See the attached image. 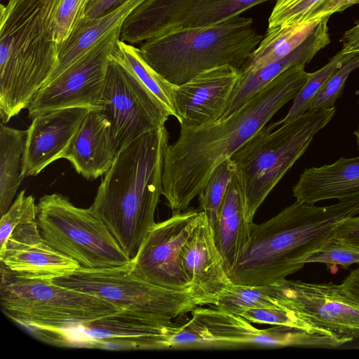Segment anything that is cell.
Listing matches in <instances>:
<instances>
[{"label": "cell", "mask_w": 359, "mask_h": 359, "mask_svg": "<svg viewBox=\"0 0 359 359\" xmlns=\"http://www.w3.org/2000/svg\"><path fill=\"white\" fill-rule=\"evenodd\" d=\"M191 313L204 323L222 348L241 346H288L292 340V333L285 326L274 325L260 330L240 315L214 307L198 306Z\"/></svg>", "instance_id": "obj_23"}, {"label": "cell", "mask_w": 359, "mask_h": 359, "mask_svg": "<svg viewBox=\"0 0 359 359\" xmlns=\"http://www.w3.org/2000/svg\"><path fill=\"white\" fill-rule=\"evenodd\" d=\"M36 215L34 198L32 195L26 196L25 190L21 191L8 210L1 216L0 249L16 228L35 222Z\"/></svg>", "instance_id": "obj_33"}, {"label": "cell", "mask_w": 359, "mask_h": 359, "mask_svg": "<svg viewBox=\"0 0 359 359\" xmlns=\"http://www.w3.org/2000/svg\"><path fill=\"white\" fill-rule=\"evenodd\" d=\"M168 139L163 127L119 149L90 207L131 259L156 223Z\"/></svg>", "instance_id": "obj_3"}, {"label": "cell", "mask_w": 359, "mask_h": 359, "mask_svg": "<svg viewBox=\"0 0 359 359\" xmlns=\"http://www.w3.org/2000/svg\"><path fill=\"white\" fill-rule=\"evenodd\" d=\"M0 273L1 309L23 327L88 322L123 311L103 299L53 280L22 277L2 263Z\"/></svg>", "instance_id": "obj_8"}, {"label": "cell", "mask_w": 359, "mask_h": 359, "mask_svg": "<svg viewBox=\"0 0 359 359\" xmlns=\"http://www.w3.org/2000/svg\"><path fill=\"white\" fill-rule=\"evenodd\" d=\"M292 195L296 201L308 205L359 196V156L341 157L331 164L306 168L292 187Z\"/></svg>", "instance_id": "obj_22"}, {"label": "cell", "mask_w": 359, "mask_h": 359, "mask_svg": "<svg viewBox=\"0 0 359 359\" xmlns=\"http://www.w3.org/2000/svg\"><path fill=\"white\" fill-rule=\"evenodd\" d=\"M270 1L274 0H145L123 22L120 39L134 45L182 30L211 27Z\"/></svg>", "instance_id": "obj_11"}, {"label": "cell", "mask_w": 359, "mask_h": 359, "mask_svg": "<svg viewBox=\"0 0 359 359\" xmlns=\"http://www.w3.org/2000/svg\"><path fill=\"white\" fill-rule=\"evenodd\" d=\"M53 282L103 299L123 311L174 320L199 306L188 292L163 287L147 281L131 263L103 269L79 267Z\"/></svg>", "instance_id": "obj_10"}, {"label": "cell", "mask_w": 359, "mask_h": 359, "mask_svg": "<svg viewBox=\"0 0 359 359\" xmlns=\"http://www.w3.org/2000/svg\"><path fill=\"white\" fill-rule=\"evenodd\" d=\"M320 22H302L267 29L259 46L239 71H255L286 56L305 40Z\"/></svg>", "instance_id": "obj_26"}, {"label": "cell", "mask_w": 359, "mask_h": 359, "mask_svg": "<svg viewBox=\"0 0 359 359\" xmlns=\"http://www.w3.org/2000/svg\"><path fill=\"white\" fill-rule=\"evenodd\" d=\"M249 222L239 179L234 172L221 203L213 234L228 275L247 241Z\"/></svg>", "instance_id": "obj_25"}, {"label": "cell", "mask_w": 359, "mask_h": 359, "mask_svg": "<svg viewBox=\"0 0 359 359\" xmlns=\"http://www.w3.org/2000/svg\"><path fill=\"white\" fill-rule=\"evenodd\" d=\"M332 237L359 249V215L353 216L343 222Z\"/></svg>", "instance_id": "obj_40"}, {"label": "cell", "mask_w": 359, "mask_h": 359, "mask_svg": "<svg viewBox=\"0 0 359 359\" xmlns=\"http://www.w3.org/2000/svg\"><path fill=\"white\" fill-rule=\"evenodd\" d=\"M241 316L253 323L283 325L307 330L323 329L313 325L295 311L278 305L249 309Z\"/></svg>", "instance_id": "obj_34"}, {"label": "cell", "mask_w": 359, "mask_h": 359, "mask_svg": "<svg viewBox=\"0 0 359 359\" xmlns=\"http://www.w3.org/2000/svg\"><path fill=\"white\" fill-rule=\"evenodd\" d=\"M358 4L359 0H325L299 22H319Z\"/></svg>", "instance_id": "obj_39"}, {"label": "cell", "mask_w": 359, "mask_h": 359, "mask_svg": "<svg viewBox=\"0 0 359 359\" xmlns=\"http://www.w3.org/2000/svg\"><path fill=\"white\" fill-rule=\"evenodd\" d=\"M336 107L311 109L294 120L263 127L230 158L244 196L249 223L314 136L332 119Z\"/></svg>", "instance_id": "obj_6"}, {"label": "cell", "mask_w": 359, "mask_h": 359, "mask_svg": "<svg viewBox=\"0 0 359 359\" xmlns=\"http://www.w3.org/2000/svg\"><path fill=\"white\" fill-rule=\"evenodd\" d=\"M313 262L325 264L331 268L332 266H341L348 269L351 265L359 263V249L330 237L301 261L303 265Z\"/></svg>", "instance_id": "obj_32"}, {"label": "cell", "mask_w": 359, "mask_h": 359, "mask_svg": "<svg viewBox=\"0 0 359 359\" xmlns=\"http://www.w3.org/2000/svg\"><path fill=\"white\" fill-rule=\"evenodd\" d=\"M191 295L199 306H215L221 295L233 284L218 250L212 229L201 211L197 224L184 245L180 255Z\"/></svg>", "instance_id": "obj_17"}, {"label": "cell", "mask_w": 359, "mask_h": 359, "mask_svg": "<svg viewBox=\"0 0 359 359\" xmlns=\"http://www.w3.org/2000/svg\"><path fill=\"white\" fill-rule=\"evenodd\" d=\"M121 27L99 40L86 53L33 97L28 117L78 107H100L109 55L120 40Z\"/></svg>", "instance_id": "obj_12"}, {"label": "cell", "mask_w": 359, "mask_h": 359, "mask_svg": "<svg viewBox=\"0 0 359 359\" xmlns=\"http://www.w3.org/2000/svg\"><path fill=\"white\" fill-rule=\"evenodd\" d=\"M0 260L11 271L29 279L53 280L80 267L43 239L36 221L13 231L0 249Z\"/></svg>", "instance_id": "obj_19"}, {"label": "cell", "mask_w": 359, "mask_h": 359, "mask_svg": "<svg viewBox=\"0 0 359 359\" xmlns=\"http://www.w3.org/2000/svg\"><path fill=\"white\" fill-rule=\"evenodd\" d=\"M36 207V222L43 239L81 268H111L131 263L90 208L76 207L58 193L43 195Z\"/></svg>", "instance_id": "obj_7"}, {"label": "cell", "mask_w": 359, "mask_h": 359, "mask_svg": "<svg viewBox=\"0 0 359 359\" xmlns=\"http://www.w3.org/2000/svg\"><path fill=\"white\" fill-rule=\"evenodd\" d=\"M294 66L278 75L230 116L194 128L180 129L165 149L163 196L172 213L187 209L212 172L293 100L309 73Z\"/></svg>", "instance_id": "obj_1"}, {"label": "cell", "mask_w": 359, "mask_h": 359, "mask_svg": "<svg viewBox=\"0 0 359 359\" xmlns=\"http://www.w3.org/2000/svg\"><path fill=\"white\" fill-rule=\"evenodd\" d=\"M126 0H88L83 18H95L115 8Z\"/></svg>", "instance_id": "obj_41"}, {"label": "cell", "mask_w": 359, "mask_h": 359, "mask_svg": "<svg viewBox=\"0 0 359 359\" xmlns=\"http://www.w3.org/2000/svg\"><path fill=\"white\" fill-rule=\"evenodd\" d=\"M240 75L229 65L208 69L175 86V118L180 129L194 128L218 121L224 114Z\"/></svg>", "instance_id": "obj_16"}, {"label": "cell", "mask_w": 359, "mask_h": 359, "mask_svg": "<svg viewBox=\"0 0 359 359\" xmlns=\"http://www.w3.org/2000/svg\"><path fill=\"white\" fill-rule=\"evenodd\" d=\"M358 68L359 55H355L329 77L311 102L310 109L334 107L337 100L342 94L346 79L351 72Z\"/></svg>", "instance_id": "obj_36"}, {"label": "cell", "mask_w": 359, "mask_h": 359, "mask_svg": "<svg viewBox=\"0 0 359 359\" xmlns=\"http://www.w3.org/2000/svg\"><path fill=\"white\" fill-rule=\"evenodd\" d=\"M88 0H59L55 18V39L60 46L83 18Z\"/></svg>", "instance_id": "obj_38"}, {"label": "cell", "mask_w": 359, "mask_h": 359, "mask_svg": "<svg viewBox=\"0 0 359 359\" xmlns=\"http://www.w3.org/2000/svg\"><path fill=\"white\" fill-rule=\"evenodd\" d=\"M263 37L252 18L236 15L211 27L149 39L139 48L156 72L180 86L216 67L229 65L240 69Z\"/></svg>", "instance_id": "obj_5"}, {"label": "cell", "mask_w": 359, "mask_h": 359, "mask_svg": "<svg viewBox=\"0 0 359 359\" xmlns=\"http://www.w3.org/2000/svg\"><path fill=\"white\" fill-rule=\"evenodd\" d=\"M59 0H8L0 8V117L7 123L44 85L57 62Z\"/></svg>", "instance_id": "obj_4"}, {"label": "cell", "mask_w": 359, "mask_h": 359, "mask_svg": "<svg viewBox=\"0 0 359 359\" xmlns=\"http://www.w3.org/2000/svg\"><path fill=\"white\" fill-rule=\"evenodd\" d=\"M278 306L262 290L261 286L233 283L220 296L214 308L230 313L241 315L247 310Z\"/></svg>", "instance_id": "obj_31"}, {"label": "cell", "mask_w": 359, "mask_h": 359, "mask_svg": "<svg viewBox=\"0 0 359 359\" xmlns=\"http://www.w3.org/2000/svg\"><path fill=\"white\" fill-rule=\"evenodd\" d=\"M342 285L348 294L359 302V268L351 271Z\"/></svg>", "instance_id": "obj_43"}, {"label": "cell", "mask_w": 359, "mask_h": 359, "mask_svg": "<svg viewBox=\"0 0 359 359\" xmlns=\"http://www.w3.org/2000/svg\"><path fill=\"white\" fill-rule=\"evenodd\" d=\"M355 55L339 50L320 69L309 73L308 79L296 97L286 116L273 122L276 128L300 116L310 109L311 102L329 77Z\"/></svg>", "instance_id": "obj_29"}, {"label": "cell", "mask_w": 359, "mask_h": 359, "mask_svg": "<svg viewBox=\"0 0 359 359\" xmlns=\"http://www.w3.org/2000/svg\"><path fill=\"white\" fill-rule=\"evenodd\" d=\"M177 326L172 320L123 310L88 322L25 328L55 346L130 351L170 348Z\"/></svg>", "instance_id": "obj_9"}, {"label": "cell", "mask_w": 359, "mask_h": 359, "mask_svg": "<svg viewBox=\"0 0 359 359\" xmlns=\"http://www.w3.org/2000/svg\"><path fill=\"white\" fill-rule=\"evenodd\" d=\"M191 314L187 323L177 326L170 339V348H219L204 323Z\"/></svg>", "instance_id": "obj_35"}, {"label": "cell", "mask_w": 359, "mask_h": 359, "mask_svg": "<svg viewBox=\"0 0 359 359\" xmlns=\"http://www.w3.org/2000/svg\"><path fill=\"white\" fill-rule=\"evenodd\" d=\"M99 107L108 116L118 151L138 137L165 127L170 116L133 74L111 59Z\"/></svg>", "instance_id": "obj_13"}, {"label": "cell", "mask_w": 359, "mask_h": 359, "mask_svg": "<svg viewBox=\"0 0 359 359\" xmlns=\"http://www.w3.org/2000/svg\"><path fill=\"white\" fill-rule=\"evenodd\" d=\"M90 108L61 109L39 115L26 130L20 177L36 176L64 158Z\"/></svg>", "instance_id": "obj_18"}, {"label": "cell", "mask_w": 359, "mask_h": 359, "mask_svg": "<svg viewBox=\"0 0 359 359\" xmlns=\"http://www.w3.org/2000/svg\"><path fill=\"white\" fill-rule=\"evenodd\" d=\"M341 42L343 45V53L359 55V22L345 32Z\"/></svg>", "instance_id": "obj_42"}, {"label": "cell", "mask_w": 359, "mask_h": 359, "mask_svg": "<svg viewBox=\"0 0 359 359\" xmlns=\"http://www.w3.org/2000/svg\"><path fill=\"white\" fill-rule=\"evenodd\" d=\"M144 1L126 0L100 17L83 18L68 39L60 45L55 67L44 85L62 74L99 40L121 27L128 16Z\"/></svg>", "instance_id": "obj_24"}, {"label": "cell", "mask_w": 359, "mask_h": 359, "mask_svg": "<svg viewBox=\"0 0 359 359\" xmlns=\"http://www.w3.org/2000/svg\"><path fill=\"white\" fill-rule=\"evenodd\" d=\"M261 288L277 305L295 311L313 325L359 339V302L342 283L284 278Z\"/></svg>", "instance_id": "obj_14"}, {"label": "cell", "mask_w": 359, "mask_h": 359, "mask_svg": "<svg viewBox=\"0 0 359 359\" xmlns=\"http://www.w3.org/2000/svg\"><path fill=\"white\" fill-rule=\"evenodd\" d=\"M118 150L111 123L102 107L90 108L64 158L87 180L104 175L112 165Z\"/></svg>", "instance_id": "obj_20"}, {"label": "cell", "mask_w": 359, "mask_h": 359, "mask_svg": "<svg viewBox=\"0 0 359 359\" xmlns=\"http://www.w3.org/2000/svg\"><path fill=\"white\" fill-rule=\"evenodd\" d=\"M109 58L133 74L169 114L175 116V85L168 82L145 61L139 48L120 39Z\"/></svg>", "instance_id": "obj_28"}, {"label": "cell", "mask_w": 359, "mask_h": 359, "mask_svg": "<svg viewBox=\"0 0 359 359\" xmlns=\"http://www.w3.org/2000/svg\"><path fill=\"white\" fill-rule=\"evenodd\" d=\"M26 130L0 124V214L13 203L22 182L20 177Z\"/></svg>", "instance_id": "obj_27"}, {"label": "cell", "mask_w": 359, "mask_h": 359, "mask_svg": "<svg viewBox=\"0 0 359 359\" xmlns=\"http://www.w3.org/2000/svg\"><path fill=\"white\" fill-rule=\"evenodd\" d=\"M200 215L199 210L187 209L155 223L132 259L137 274L154 285L189 292L190 283L180 255Z\"/></svg>", "instance_id": "obj_15"}, {"label": "cell", "mask_w": 359, "mask_h": 359, "mask_svg": "<svg viewBox=\"0 0 359 359\" xmlns=\"http://www.w3.org/2000/svg\"><path fill=\"white\" fill-rule=\"evenodd\" d=\"M353 135L355 136L356 138V143L357 146L359 150V120H358V125L357 129L353 132Z\"/></svg>", "instance_id": "obj_44"}, {"label": "cell", "mask_w": 359, "mask_h": 359, "mask_svg": "<svg viewBox=\"0 0 359 359\" xmlns=\"http://www.w3.org/2000/svg\"><path fill=\"white\" fill-rule=\"evenodd\" d=\"M325 0H276L268 29L300 22Z\"/></svg>", "instance_id": "obj_37"}, {"label": "cell", "mask_w": 359, "mask_h": 359, "mask_svg": "<svg viewBox=\"0 0 359 359\" xmlns=\"http://www.w3.org/2000/svg\"><path fill=\"white\" fill-rule=\"evenodd\" d=\"M328 20L329 18L321 20L305 40L283 58L255 71L240 72L226 109L221 118L238 111L253 95L285 70L310 62L318 52L330 43Z\"/></svg>", "instance_id": "obj_21"}, {"label": "cell", "mask_w": 359, "mask_h": 359, "mask_svg": "<svg viewBox=\"0 0 359 359\" xmlns=\"http://www.w3.org/2000/svg\"><path fill=\"white\" fill-rule=\"evenodd\" d=\"M234 172L235 166L229 158L212 172L198 194L199 210L205 213L212 230L217 220L221 203Z\"/></svg>", "instance_id": "obj_30"}, {"label": "cell", "mask_w": 359, "mask_h": 359, "mask_svg": "<svg viewBox=\"0 0 359 359\" xmlns=\"http://www.w3.org/2000/svg\"><path fill=\"white\" fill-rule=\"evenodd\" d=\"M359 214V196L328 206L296 201L271 219L249 224L248 236L229 274L235 284L276 283L304 265L303 257L332 237L346 219Z\"/></svg>", "instance_id": "obj_2"}]
</instances>
